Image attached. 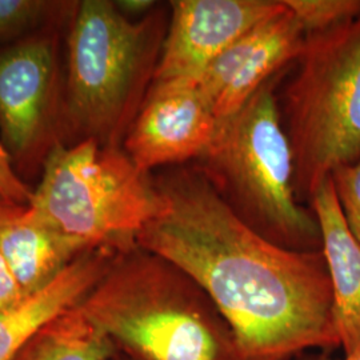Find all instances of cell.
I'll list each match as a JSON object with an SVG mask.
<instances>
[{
    "label": "cell",
    "mask_w": 360,
    "mask_h": 360,
    "mask_svg": "<svg viewBox=\"0 0 360 360\" xmlns=\"http://www.w3.org/2000/svg\"><path fill=\"white\" fill-rule=\"evenodd\" d=\"M218 119L195 83H153L123 142L144 172L202 159L218 129Z\"/></svg>",
    "instance_id": "obj_9"
},
{
    "label": "cell",
    "mask_w": 360,
    "mask_h": 360,
    "mask_svg": "<svg viewBox=\"0 0 360 360\" xmlns=\"http://www.w3.org/2000/svg\"><path fill=\"white\" fill-rule=\"evenodd\" d=\"M115 4L117 10L129 19H141L158 6L153 0H117Z\"/></svg>",
    "instance_id": "obj_20"
},
{
    "label": "cell",
    "mask_w": 360,
    "mask_h": 360,
    "mask_svg": "<svg viewBox=\"0 0 360 360\" xmlns=\"http://www.w3.org/2000/svg\"><path fill=\"white\" fill-rule=\"evenodd\" d=\"M25 296L27 295H25L23 290L16 282L13 272L8 269L3 257L0 255V312L13 307Z\"/></svg>",
    "instance_id": "obj_19"
},
{
    "label": "cell",
    "mask_w": 360,
    "mask_h": 360,
    "mask_svg": "<svg viewBox=\"0 0 360 360\" xmlns=\"http://www.w3.org/2000/svg\"><path fill=\"white\" fill-rule=\"evenodd\" d=\"M163 211L136 245L178 266L211 297L240 360H291L340 347L323 251H292L239 218L198 167L154 178Z\"/></svg>",
    "instance_id": "obj_1"
},
{
    "label": "cell",
    "mask_w": 360,
    "mask_h": 360,
    "mask_svg": "<svg viewBox=\"0 0 360 360\" xmlns=\"http://www.w3.org/2000/svg\"><path fill=\"white\" fill-rule=\"evenodd\" d=\"M110 360H136L134 359V358H131V356H127V355H124V354H116L114 358H111Z\"/></svg>",
    "instance_id": "obj_23"
},
{
    "label": "cell",
    "mask_w": 360,
    "mask_h": 360,
    "mask_svg": "<svg viewBox=\"0 0 360 360\" xmlns=\"http://www.w3.org/2000/svg\"><path fill=\"white\" fill-rule=\"evenodd\" d=\"M279 79H270L219 123L198 167L259 235L287 250L322 251L318 219L297 202L294 155L275 94Z\"/></svg>",
    "instance_id": "obj_4"
},
{
    "label": "cell",
    "mask_w": 360,
    "mask_h": 360,
    "mask_svg": "<svg viewBox=\"0 0 360 360\" xmlns=\"http://www.w3.org/2000/svg\"><path fill=\"white\" fill-rule=\"evenodd\" d=\"M163 208L154 178L123 147L82 141L52 147L26 212L90 248L124 252Z\"/></svg>",
    "instance_id": "obj_5"
},
{
    "label": "cell",
    "mask_w": 360,
    "mask_h": 360,
    "mask_svg": "<svg viewBox=\"0 0 360 360\" xmlns=\"http://www.w3.org/2000/svg\"><path fill=\"white\" fill-rule=\"evenodd\" d=\"M306 39L285 6L220 53L196 82L219 123L239 112L264 83L297 60Z\"/></svg>",
    "instance_id": "obj_10"
},
{
    "label": "cell",
    "mask_w": 360,
    "mask_h": 360,
    "mask_svg": "<svg viewBox=\"0 0 360 360\" xmlns=\"http://www.w3.org/2000/svg\"><path fill=\"white\" fill-rule=\"evenodd\" d=\"M285 91L297 198L311 200L335 169L360 158V16L309 35Z\"/></svg>",
    "instance_id": "obj_6"
},
{
    "label": "cell",
    "mask_w": 360,
    "mask_h": 360,
    "mask_svg": "<svg viewBox=\"0 0 360 360\" xmlns=\"http://www.w3.org/2000/svg\"><path fill=\"white\" fill-rule=\"evenodd\" d=\"M82 315L136 360H240L229 323L178 266L139 245L117 254Z\"/></svg>",
    "instance_id": "obj_2"
},
{
    "label": "cell",
    "mask_w": 360,
    "mask_h": 360,
    "mask_svg": "<svg viewBox=\"0 0 360 360\" xmlns=\"http://www.w3.org/2000/svg\"><path fill=\"white\" fill-rule=\"evenodd\" d=\"M91 250L95 248L31 218L26 211L0 229V255L25 295L47 287Z\"/></svg>",
    "instance_id": "obj_13"
},
{
    "label": "cell",
    "mask_w": 360,
    "mask_h": 360,
    "mask_svg": "<svg viewBox=\"0 0 360 360\" xmlns=\"http://www.w3.org/2000/svg\"><path fill=\"white\" fill-rule=\"evenodd\" d=\"M294 360H360V349H358L356 352H354L352 355H345L343 359H335L331 358L328 354H309V352H304V354H300L299 356H296Z\"/></svg>",
    "instance_id": "obj_22"
},
{
    "label": "cell",
    "mask_w": 360,
    "mask_h": 360,
    "mask_svg": "<svg viewBox=\"0 0 360 360\" xmlns=\"http://www.w3.org/2000/svg\"><path fill=\"white\" fill-rule=\"evenodd\" d=\"M60 77L53 34H32L0 51V141L16 171H35L62 142Z\"/></svg>",
    "instance_id": "obj_7"
},
{
    "label": "cell",
    "mask_w": 360,
    "mask_h": 360,
    "mask_svg": "<svg viewBox=\"0 0 360 360\" xmlns=\"http://www.w3.org/2000/svg\"><path fill=\"white\" fill-rule=\"evenodd\" d=\"M26 208L27 207L19 206V205H15L11 202H6V200L0 199V229L4 224L19 218L26 211Z\"/></svg>",
    "instance_id": "obj_21"
},
{
    "label": "cell",
    "mask_w": 360,
    "mask_h": 360,
    "mask_svg": "<svg viewBox=\"0 0 360 360\" xmlns=\"http://www.w3.org/2000/svg\"><path fill=\"white\" fill-rule=\"evenodd\" d=\"M117 251H87L52 283L0 312V360H11L49 323L77 307L111 267Z\"/></svg>",
    "instance_id": "obj_11"
},
{
    "label": "cell",
    "mask_w": 360,
    "mask_h": 360,
    "mask_svg": "<svg viewBox=\"0 0 360 360\" xmlns=\"http://www.w3.org/2000/svg\"><path fill=\"white\" fill-rule=\"evenodd\" d=\"M32 190L18 174L10 155L0 141V199L19 206H28Z\"/></svg>",
    "instance_id": "obj_18"
},
{
    "label": "cell",
    "mask_w": 360,
    "mask_h": 360,
    "mask_svg": "<svg viewBox=\"0 0 360 360\" xmlns=\"http://www.w3.org/2000/svg\"><path fill=\"white\" fill-rule=\"evenodd\" d=\"M72 1L51 0H0V43L13 41L46 26L56 18L72 15L77 10Z\"/></svg>",
    "instance_id": "obj_15"
},
{
    "label": "cell",
    "mask_w": 360,
    "mask_h": 360,
    "mask_svg": "<svg viewBox=\"0 0 360 360\" xmlns=\"http://www.w3.org/2000/svg\"><path fill=\"white\" fill-rule=\"evenodd\" d=\"M309 203L322 232L340 347L352 355L360 349V245L348 230L333 178L323 181Z\"/></svg>",
    "instance_id": "obj_12"
},
{
    "label": "cell",
    "mask_w": 360,
    "mask_h": 360,
    "mask_svg": "<svg viewBox=\"0 0 360 360\" xmlns=\"http://www.w3.org/2000/svg\"><path fill=\"white\" fill-rule=\"evenodd\" d=\"M348 230L360 245V158L331 175Z\"/></svg>",
    "instance_id": "obj_17"
},
{
    "label": "cell",
    "mask_w": 360,
    "mask_h": 360,
    "mask_svg": "<svg viewBox=\"0 0 360 360\" xmlns=\"http://www.w3.org/2000/svg\"><path fill=\"white\" fill-rule=\"evenodd\" d=\"M306 35L343 26L360 16V0H283Z\"/></svg>",
    "instance_id": "obj_16"
},
{
    "label": "cell",
    "mask_w": 360,
    "mask_h": 360,
    "mask_svg": "<svg viewBox=\"0 0 360 360\" xmlns=\"http://www.w3.org/2000/svg\"><path fill=\"white\" fill-rule=\"evenodd\" d=\"M283 0H175L153 83H195L220 53L271 16Z\"/></svg>",
    "instance_id": "obj_8"
},
{
    "label": "cell",
    "mask_w": 360,
    "mask_h": 360,
    "mask_svg": "<svg viewBox=\"0 0 360 360\" xmlns=\"http://www.w3.org/2000/svg\"><path fill=\"white\" fill-rule=\"evenodd\" d=\"M168 20L169 6L129 19L115 1H77L67 37L62 143L123 147L153 86Z\"/></svg>",
    "instance_id": "obj_3"
},
{
    "label": "cell",
    "mask_w": 360,
    "mask_h": 360,
    "mask_svg": "<svg viewBox=\"0 0 360 360\" xmlns=\"http://www.w3.org/2000/svg\"><path fill=\"white\" fill-rule=\"evenodd\" d=\"M119 351L77 307L35 335L11 360H110Z\"/></svg>",
    "instance_id": "obj_14"
}]
</instances>
